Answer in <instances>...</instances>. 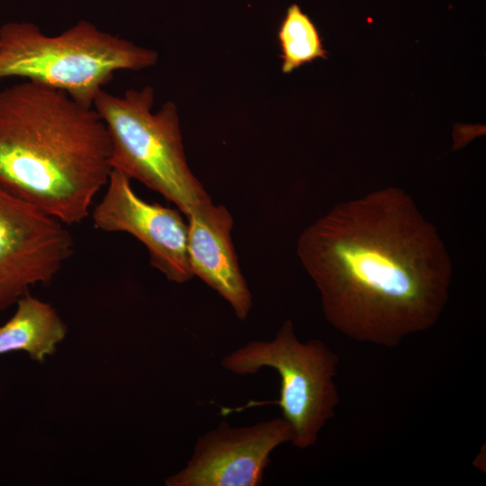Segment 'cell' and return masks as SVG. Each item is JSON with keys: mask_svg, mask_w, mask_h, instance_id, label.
Listing matches in <instances>:
<instances>
[{"mask_svg": "<svg viewBox=\"0 0 486 486\" xmlns=\"http://www.w3.org/2000/svg\"><path fill=\"white\" fill-rule=\"evenodd\" d=\"M111 166L106 126L94 106L24 79L0 91V182L68 225L90 215Z\"/></svg>", "mask_w": 486, "mask_h": 486, "instance_id": "cell-2", "label": "cell"}, {"mask_svg": "<svg viewBox=\"0 0 486 486\" xmlns=\"http://www.w3.org/2000/svg\"><path fill=\"white\" fill-rule=\"evenodd\" d=\"M92 220L98 230L136 238L146 247L150 265L168 281L184 284L194 277L187 253V222L178 210L140 198L122 172L112 169Z\"/></svg>", "mask_w": 486, "mask_h": 486, "instance_id": "cell-7", "label": "cell"}, {"mask_svg": "<svg viewBox=\"0 0 486 486\" xmlns=\"http://www.w3.org/2000/svg\"><path fill=\"white\" fill-rule=\"evenodd\" d=\"M66 226L0 182V310L61 270L74 250Z\"/></svg>", "mask_w": 486, "mask_h": 486, "instance_id": "cell-6", "label": "cell"}, {"mask_svg": "<svg viewBox=\"0 0 486 486\" xmlns=\"http://www.w3.org/2000/svg\"><path fill=\"white\" fill-rule=\"evenodd\" d=\"M291 440V429L282 418L252 426L232 428L226 421L202 436L192 457L167 486H258L270 454Z\"/></svg>", "mask_w": 486, "mask_h": 486, "instance_id": "cell-8", "label": "cell"}, {"mask_svg": "<svg viewBox=\"0 0 486 486\" xmlns=\"http://www.w3.org/2000/svg\"><path fill=\"white\" fill-rule=\"evenodd\" d=\"M157 51L81 22L55 36L27 22L0 28V80L22 77L66 92L94 106L98 94L119 70L154 66Z\"/></svg>", "mask_w": 486, "mask_h": 486, "instance_id": "cell-3", "label": "cell"}, {"mask_svg": "<svg viewBox=\"0 0 486 486\" xmlns=\"http://www.w3.org/2000/svg\"><path fill=\"white\" fill-rule=\"evenodd\" d=\"M187 253L191 270L245 320L252 295L231 239L233 218L223 205L206 202L187 217Z\"/></svg>", "mask_w": 486, "mask_h": 486, "instance_id": "cell-9", "label": "cell"}, {"mask_svg": "<svg viewBox=\"0 0 486 486\" xmlns=\"http://www.w3.org/2000/svg\"><path fill=\"white\" fill-rule=\"evenodd\" d=\"M13 317L0 327V355L24 351L43 362L66 337L67 327L48 302L29 293L17 301Z\"/></svg>", "mask_w": 486, "mask_h": 486, "instance_id": "cell-10", "label": "cell"}, {"mask_svg": "<svg viewBox=\"0 0 486 486\" xmlns=\"http://www.w3.org/2000/svg\"><path fill=\"white\" fill-rule=\"evenodd\" d=\"M154 100L149 86L122 95L104 89L94 107L109 134L112 169L142 183L187 217L212 199L189 167L176 104L166 102L154 112Z\"/></svg>", "mask_w": 486, "mask_h": 486, "instance_id": "cell-4", "label": "cell"}, {"mask_svg": "<svg viewBox=\"0 0 486 486\" xmlns=\"http://www.w3.org/2000/svg\"><path fill=\"white\" fill-rule=\"evenodd\" d=\"M281 70L284 74L317 58H326L322 39L311 19L296 4H291L277 32Z\"/></svg>", "mask_w": 486, "mask_h": 486, "instance_id": "cell-11", "label": "cell"}, {"mask_svg": "<svg viewBox=\"0 0 486 486\" xmlns=\"http://www.w3.org/2000/svg\"><path fill=\"white\" fill-rule=\"evenodd\" d=\"M339 359L324 342H301L293 323L286 320L271 341H251L225 356L224 369L254 374L272 368L280 377V398L271 401L282 410L291 429L290 442L306 449L316 444L339 402L335 378Z\"/></svg>", "mask_w": 486, "mask_h": 486, "instance_id": "cell-5", "label": "cell"}, {"mask_svg": "<svg viewBox=\"0 0 486 486\" xmlns=\"http://www.w3.org/2000/svg\"><path fill=\"white\" fill-rule=\"evenodd\" d=\"M296 252L326 320L352 340L397 346L433 327L446 305V248L402 189L338 203L303 230Z\"/></svg>", "mask_w": 486, "mask_h": 486, "instance_id": "cell-1", "label": "cell"}]
</instances>
